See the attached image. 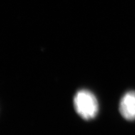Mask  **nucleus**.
Instances as JSON below:
<instances>
[{"label":"nucleus","mask_w":135,"mask_h":135,"mask_svg":"<svg viewBox=\"0 0 135 135\" xmlns=\"http://www.w3.org/2000/svg\"><path fill=\"white\" fill-rule=\"evenodd\" d=\"M119 112L128 121L135 119V91H129L123 96L119 104Z\"/></svg>","instance_id":"2"},{"label":"nucleus","mask_w":135,"mask_h":135,"mask_svg":"<svg viewBox=\"0 0 135 135\" xmlns=\"http://www.w3.org/2000/svg\"><path fill=\"white\" fill-rule=\"evenodd\" d=\"M74 106L78 114L85 120L93 119L98 112V103L95 96L88 90H80L74 98Z\"/></svg>","instance_id":"1"}]
</instances>
